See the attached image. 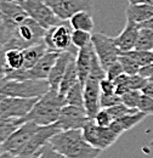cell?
<instances>
[{
	"instance_id": "1",
	"label": "cell",
	"mask_w": 153,
	"mask_h": 158,
	"mask_svg": "<svg viewBox=\"0 0 153 158\" xmlns=\"http://www.w3.org/2000/svg\"><path fill=\"white\" fill-rule=\"evenodd\" d=\"M49 143L67 158H97L101 153V150L84 139L81 129L58 131L49 140Z\"/></svg>"
},
{
	"instance_id": "2",
	"label": "cell",
	"mask_w": 153,
	"mask_h": 158,
	"mask_svg": "<svg viewBox=\"0 0 153 158\" xmlns=\"http://www.w3.org/2000/svg\"><path fill=\"white\" fill-rule=\"evenodd\" d=\"M67 105L66 95L61 94L58 90L50 89L44 96L35 102L29 113L21 118L22 123L33 122L38 125H51L58 120L62 108Z\"/></svg>"
},
{
	"instance_id": "3",
	"label": "cell",
	"mask_w": 153,
	"mask_h": 158,
	"mask_svg": "<svg viewBox=\"0 0 153 158\" xmlns=\"http://www.w3.org/2000/svg\"><path fill=\"white\" fill-rule=\"evenodd\" d=\"M48 80H15L4 79L0 81V98H22V99H40L50 90Z\"/></svg>"
},
{
	"instance_id": "4",
	"label": "cell",
	"mask_w": 153,
	"mask_h": 158,
	"mask_svg": "<svg viewBox=\"0 0 153 158\" xmlns=\"http://www.w3.org/2000/svg\"><path fill=\"white\" fill-rule=\"evenodd\" d=\"M46 29L40 26L37 21L32 17H28L23 23H21L17 28H15L11 33V39L4 46L5 50L17 49L24 50L29 46L43 43L45 37Z\"/></svg>"
},
{
	"instance_id": "5",
	"label": "cell",
	"mask_w": 153,
	"mask_h": 158,
	"mask_svg": "<svg viewBox=\"0 0 153 158\" xmlns=\"http://www.w3.org/2000/svg\"><path fill=\"white\" fill-rule=\"evenodd\" d=\"M44 43L46 44L49 51L55 52H73L78 54V49L72 43V32L69 27L64 23H60L46 29Z\"/></svg>"
},
{
	"instance_id": "6",
	"label": "cell",
	"mask_w": 153,
	"mask_h": 158,
	"mask_svg": "<svg viewBox=\"0 0 153 158\" xmlns=\"http://www.w3.org/2000/svg\"><path fill=\"white\" fill-rule=\"evenodd\" d=\"M61 52L55 51H48L41 59L35 63V66L28 71H15L11 72L7 79H15V80H26V79H32V80H48L49 74L57 60L58 55Z\"/></svg>"
},
{
	"instance_id": "7",
	"label": "cell",
	"mask_w": 153,
	"mask_h": 158,
	"mask_svg": "<svg viewBox=\"0 0 153 158\" xmlns=\"http://www.w3.org/2000/svg\"><path fill=\"white\" fill-rule=\"evenodd\" d=\"M91 44L105 71L117 62L120 56V51L115 45L114 38H110L103 33H94L91 37Z\"/></svg>"
},
{
	"instance_id": "8",
	"label": "cell",
	"mask_w": 153,
	"mask_h": 158,
	"mask_svg": "<svg viewBox=\"0 0 153 158\" xmlns=\"http://www.w3.org/2000/svg\"><path fill=\"white\" fill-rule=\"evenodd\" d=\"M22 6L27 11L28 16L37 21L45 29L63 22L44 0H26Z\"/></svg>"
},
{
	"instance_id": "9",
	"label": "cell",
	"mask_w": 153,
	"mask_h": 158,
	"mask_svg": "<svg viewBox=\"0 0 153 158\" xmlns=\"http://www.w3.org/2000/svg\"><path fill=\"white\" fill-rule=\"evenodd\" d=\"M81 130H83L84 139L91 146H94L101 151L108 148L119 138L110 127L108 128L98 127L94 122V119H90Z\"/></svg>"
},
{
	"instance_id": "10",
	"label": "cell",
	"mask_w": 153,
	"mask_h": 158,
	"mask_svg": "<svg viewBox=\"0 0 153 158\" xmlns=\"http://www.w3.org/2000/svg\"><path fill=\"white\" fill-rule=\"evenodd\" d=\"M41 125H38L33 122H24L1 145V150L11 153L12 156H17L22 147L38 131Z\"/></svg>"
},
{
	"instance_id": "11",
	"label": "cell",
	"mask_w": 153,
	"mask_h": 158,
	"mask_svg": "<svg viewBox=\"0 0 153 158\" xmlns=\"http://www.w3.org/2000/svg\"><path fill=\"white\" fill-rule=\"evenodd\" d=\"M39 99L0 98V118H23L33 108Z\"/></svg>"
},
{
	"instance_id": "12",
	"label": "cell",
	"mask_w": 153,
	"mask_h": 158,
	"mask_svg": "<svg viewBox=\"0 0 153 158\" xmlns=\"http://www.w3.org/2000/svg\"><path fill=\"white\" fill-rule=\"evenodd\" d=\"M90 119L91 118H89L85 108L66 105L62 108L58 120L55 124L61 131L62 130H76V129H83Z\"/></svg>"
},
{
	"instance_id": "13",
	"label": "cell",
	"mask_w": 153,
	"mask_h": 158,
	"mask_svg": "<svg viewBox=\"0 0 153 158\" xmlns=\"http://www.w3.org/2000/svg\"><path fill=\"white\" fill-rule=\"evenodd\" d=\"M62 21H68L79 11L93 12V0H44Z\"/></svg>"
},
{
	"instance_id": "14",
	"label": "cell",
	"mask_w": 153,
	"mask_h": 158,
	"mask_svg": "<svg viewBox=\"0 0 153 158\" xmlns=\"http://www.w3.org/2000/svg\"><path fill=\"white\" fill-rule=\"evenodd\" d=\"M0 17L12 33V31L17 28L21 23H23L29 16L21 4L11 0H0Z\"/></svg>"
},
{
	"instance_id": "15",
	"label": "cell",
	"mask_w": 153,
	"mask_h": 158,
	"mask_svg": "<svg viewBox=\"0 0 153 158\" xmlns=\"http://www.w3.org/2000/svg\"><path fill=\"white\" fill-rule=\"evenodd\" d=\"M76 54L73 52H61L58 55L57 60L49 74V78H48V81L50 84V88L52 90H58L60 89V85H61V81H62V78L66 73V69L69 64V62L73 59H76Z\"/></svg>"
},
{
	"instance_id": "16",
	"label": "cell",
	"mask_w": 153,
	"mask_h": 158,
	"mask_svg": "<svg viewBox=\"0 0 153 158\" xmlns=\"http://www.w3.org/2000/svg\"><path fill=\"white\" fill-rule=\"evenodd\" d=\"M137 34H139V24L134 23L133 21L126 20V24L123 32L114 38V43L117 48L119 49L120 54L134 50L137 40Z\"/></svg>"
},
{
	"instance_id": "17",
	"label": "cell",
	"mask_w": 153,
	"mask_h": 158,
	"mask_svg": "<svg viewBox=\"0 0 153 158\" xmlns=\"http://www.w3.org/2000/svg\"><path fill=\"white\" fill-rule=\"evenodd\" d=\"M95 56V50L93 48V44H89L88 46L79 49L78 54L76 56V64L78 69V76L79 81L81 84H85L86 79L90 74L91 67H93V61Z\"/></svg>"
},
{
	"instance_id": "18",
	"label": "cell",
	"mask_w": 153,
	"mask_h": 158,
	"mask_svg": "<svg viewBox=\"0 0 153 158\" xmlns=\"http://www.w3.org/2000/svg\"><path fill=\"white\" fill-rule=\"evenodd\" d=\"M126 20L136 24H142L153 17V5L147 4H129L125 10Z\"/></svg>"
},
{
	"instance_id": "19",
	"label": "cell",
	"mask_w": 153,
	"mask_h": 158,
	"mask_svg": "<svg viewBox=\"0 0 153 158\" xmlns=\"http://www.w3.org/2000/svg\"><path fill=\"white\" fill-rule=\"evenodd\" d=\"M49 51L46 44L39 43L35 44L33 46H29L27 49L23 50V56H24V62H23V67L19 69V71H28L31 68H33L35 66V63L38 62L39 60L41 59L46 52Z\"/></svg>"
},
{
	"instance_id": "20",
	"label": "cell",
	"mask_w": 153,
	"mask_h": 158,
	"mask_svg": "<svg viewBox=\"0 0 153 158\" xmlns=\"http://www.w3.org/2000/svg\"><path fill=\"white\" fill-rule=\"evenodd\" d=\"M69 26L73 29H80V31H85V32H93L94 29V20H93V15L89 11H79L74 14L71 19H69Z\"/></svg>"
},
{
	"instance_id": "21",
	"label": "cell",
	"mask_w": 153,
	"mask_h": 158,
	"mask_svg": "<svg viewBox=\"0 0 153 158\" xmlns=\"http://www.w3.org/2000/svg\"><path fill=\"white\" fill-rule=\"evenodd\" d=\"M79 81V76H78V69H76V59H73L67 69H66V73L62 78V81H61V85H60V89L58 91L63 95H66L68 93V90L71 88H73L76 83Z\"/></svg>"
},
{
	"instance_id": "22",
	"label": "cell",
	"mask_w": 153,
	"mask_h": 158,
	"mask_svg": "<svg viewBox=\"0 0 153 158\" xmlns=\"http://www.w3.org/2000/svg\"><path fill=\"white\" fill-rule=\"evenodd\" d=\"M21 124H23L21 118H0V152L2 151L1 145Z\"/></svg>"
},
{
	"instance_id": "23",
	"label": "cell",
	"mask_w": 153,
	"mask_h": 158,
	"mask_svg": "<svg viewBox=\"0 0 153 158\" xmlns=\"http://www.w3.org/2000/svg\"><path fill=\"white\" fill-rule=\"evenodd\" d=\"M136 50L153 51V31L146 27L139 26V34L135 45Z\"/></svg>"
},
{
	"instance_id": "24",
	"label": "cell",
	"mask_w": 153,
	"mask_h": 158,
	"mask_svg": "<svg viewBox=\"0 0 153 158\" xmlns=\"http://www.w3.org/2000/svg\"><path fill=\"white\" fill-rule=\"evenodd\" d=\"M66 102L67 105L84 108V84L78 81L73 88H71L66 94Z\"/></svg>"
},
{
	"instance_id": "25",
	"label": "cell",
	"mask_w": 153,
	"mask_h": 158,
	"mask_svg": "<svg viewBox=\"0 0 153 158\" xmlns=\"http://www.w3.org/2000/svg\"><path fill=\"white\" fill-rule=\"evenodd\" d=\"M5 59L7 67L11 72L19 71L23 67L24 62V56H23V50H17V49H9L5 51ZM9 73V74H10Z\"/></svg>"
},
{
	"instance_id": "26",
	"label": "cell",
	"mask_w": 153,
	"mask_h": 158,
	"mask_svg": "<svg viewBox=\"0 0 153 158\" xmlns=\"http://www.w3.org/2000/svg\"><path fill=\"white\" fill-rule=\"evenodd\" d=\"M146 117H147V114H145L143 112L136 111L134 113L126 114V116H124V117H122V118L117 119V122H118V124L122 127V129H123L124 133H125L126 130L133 129L135 125H137L140 122H142Z\"/></svg>"
},
{
	"instance_id": "27",
	"label": "cell",
	"mask_w": 153,
	"mask_h": 158,
	"mask_svg": "<svg viewBox=\"0 0 153 158\" xmlns=\"http://www.w3.org/2000/svg\"><path fill=\"white\" fill-rule=\"evenodd\" d=\"M123 55H126V56L131 57L140 67H143V66H147V64L153 63V51L136 50V49H134L131 51L123 52Z\"/></svg>"
},
{
	"instance_id": "28",
	"label": "cell",
	"mask_w": 153,
	"mask_h": 158,
	"mask_svg": "<svg viewBox=\"0 0 153 158\" xmlns=\"http://www.w3.org/2000/svg\"><path fill=\"white\" fill-rule=\"evenodd\" d=\"M91 37H93V34L90 32H85V31H80V29H73L72 43L79 50V49H83V48L88 46L89 44H91Z\"/></svg>"
},
{
	"instance_id": "29",
	"label": "cell",
	"mask_w": 153,
	"mask_h": 158,
	"mask_svg": "<svg viewBox=\"0 0 153 158\" xmlns=\"http://www.w3.org/2000/svg\"><path fill=\"white\" fill-rule=\"evenodd\" d=\"M118 61L120 62V64H122V67H123V69H124V73H126V74H129V76L139 74V71H140L141 67H140L131 57L120 54Z\"/></svg>"
},
{
	"instance_id": "30",
	"label": "cell",
	"mask_w": 153,
	"mask_h": 158,
	"mask_svg": "<svg viewBox=\"0 0 153 158\" xmlns=\"http://www.w3.org/2000/svg\"><path fill=\"white\" fill-rule=\"evenodd\" d=\"M108 111V113L112 116L113 120H117V119L122 118L126 114H130V113H134L136 111H139L137 108H130L128 106H125L123 102L122 103H118L113 107H110V108H106Z\"/></svg>"
},
{
	"instance_id": "31",
	"label": "cell",
	"mask_w": 153,
	"mask_h": 158,
	"mask_svg": "<svg viewBox=\"0 0 153 158\" xmlns=\"http://www.w3.org/2000/svg\"><path fill=\"white\" fill-rule=\"evenodd\" d=\"M141 96H142V91L141 90H130V91H128L126 94H124L120 98H122V102L125 106H128L130 108H137Z\"/></svg>"
},
{
	"instance_id": "32",
	"label": "cell",
	"mask_w": 153,
	"mask_h": 158,
	"mask_svg": "<svg viewBox=\"0 0 153 158\" xmlns=\"http://www.w3.org/2000/svg\"><path fill=\"white\" fill-rule=\"evenodd\" d=\"M118 103H122V98L117 94H102L101 93V98H100V107L101 108H110L113 107Z\"/></svg>"
},
{
	"instance_id": "33",
	"label": "cell",
	"mask_w": 153,
	"mask_h": 158,
	"mask_svg": "<svg viewBox=\"0 0 153 158\" xmlns=\"http://www.w3.org/2000/svg\"><path fill=\"white\" fill-rule=\"evenodd\" d=\"M94 122H95L98 127L108 128V127L113 123V118H112V116L108 113V111H107V110L101 108V110L97 112V114L95 116Z\"/></svg>"
},
{
	"instance_id": "34",
	"label": "cell",
	"mask_w": 153,
	"mask_h": 158,
	"mask_svg": "<svg viewBox=\"0 0 153 158\" xmlns=\"http://www.w3.org/2000/svg\"><path fill=\"white\" fill-rule=\"evenodd\" d=\"M137 110L143 112L147 116H152L153 114V98H150L145 94H142L140 102H139V106H137Z\"/></svg>"
},
{
	"instance_id": "35",
	"label": "cell",
	"mask_w": 153,
	"mask_h": 158,
	"mask_svg": "<svg viewBox=\"0 0 153 158\" xmlns=\"http://www.w3.org/2000/svg\"><path fill=\"white\" fill-rule=\"evenodd\" d=\"M38 158H67L63 156L62 153H60L56 151L49 142L45 143L40 150H39V157Z\"/></svg>"
},
{
	"instance_id": "36",
	"label": "cell",
	"mask_w": 153,
	"mask_h": 158,
	"mask_svg": "<svg viewBox=\"0 0 153 158\" xmlns=\"http://www.w3.org/2000/svg\"><path fill=\"white\" fill-rule=\"evenodd\" d=\"M146 84H147V79L141 77L140 74L129 76V86H130V90H142Z\"/></svg>"
},
{
	"instance_id": "37",
	"label": "cell",
	"mask_w": 153,
	"mask_h": 158,
	"mask_svg": "<svg viewBox=\"0 0 153 158\" xmlns=\"http://www.w3.org/2000/svg\"><path fill=\"white\" fill-rule=\"evenodd\" d=\"M123 73H124V69H123L120 62L117 61L106 71V78H108L110 80H115L119 76H122Z\"/></svg>"
},
{
	"instance_id": "38",
	"label": "cell",
	"mask_w": 153,
	"mask_h": 158,
	"mask_svg": "<svg viewBox=\"0 0 153 158\" xmlns=\"http://www.w3.org/2000/svg\"><path fill=\"white\" fill-rule=\"evenodd\" d=\"M11 32L7 28V26L4 23L2 19L0 17V49H4V46L11 39Z\"/></svg>"
},
{
	"instance_id": "39",
	"label": "cell",
	"mask_w": 153,
	"mask_h": 158,
	"mask_svg": "<svg viewBox=\"0 0 153 158\" xmlns=\"http://www.w3.org/2000/svg\"><path fill=\"white\" fill-rule=\"evenodd\" d=\"M5 49H0V81H2L4 79L7 78L10 69L7 67L6 59H5Z\"/></svg>"
},
{
	"instance_id": "40",
	"label": "cell",
	"mask_w": 153,
	"mask_h": 158,
	"mask_svg": "<svg viewBox=\"0 0 153 158\" xmlns=\"http://www.w3.org/2000/svg\"><path fill=\"white\" fill-rule=\"evenodd\" d=\"M101 93L102 94H114L115 93V84L113 80H110L108 78H105L100 83Z\"/></svg>"
},
{
	"instance_id": "41",
	"label": "cell",
	"mask_w": 153,
	"mask_h": 158,
	"mask_svg": "<svg viewBox=\"0 0 153 158\" xmlns=\"http://www.w3.org/2000/svg\"><path fill=\"white\" fill-rule=\"evenodd\" d=\"M139 74L145 79H150L151 77H153V63L141 67L139 71Z\"/></svg>"
},
{
	"instance_id": "42",
	"label": "cell",
	"mask_w": 153,
	"mask_h": 158,
	"mask_svg": "<svg viewBox=\"0 0 153 158\" xmlns=\"http://www.w3.org/2000/svg\"><path fill=\"white\" fill-rule=\"evenodd\" d=\"M141 91H142V94H145V95H147L150 98H153V84L147 81V84L143 86V89Z\"/></svg>"
},
{
	"instance_id": "43",
	"label": "cell",
	"mask_w": 153,
	"mask_h": 158,
	"mask_svg": "<svg viewBox=\"0 0 153 158\" xmlns=\"http://www.w3.org/2000/svg\"><path fill=\"white\" fill-rule=\"evenodd\" d=\"M129 4H147L153 5V0H128Z\"/></svg>"
},
{
	"instance_id": "44",
	"label": "cell",
	"mask_w": 153,
	"mask_h": 158,
	"mask_svg": "<svg viewBox=\"0 0 153 158\" xmlns=\"http://www.w3.org/2000/svg\"><path fill=\"white\" fill-rule=\"evenodd\" d=\"M139 26H141V27H146V28H150V29H152L153 31V17L151 20L146 21L145 23H142V24H139Z\"/></svg>"
},
{
	"instance_id": "45",
	"label": "cell",
	"mask_w": 153,
	"mask_h": 158,
	"mask_svg": "<svg viewBox=\"0 0 153 158\" xmlns=\"http://www.w3.org/2000/svg\"><path fill=\"white\" fill-rule=\"evenodd\" d=\"M0 158H15L11 153L9 152H5V151H1L0 152Z\"/></svg>"
},
{
	"instance_id": "46",
	"label": "cell",
	"mask_w": 153,
	"mask_h": 158,
	"mask_svg": "<svg viewBox=\"0 0 153 158\" xmlns=\"http://www.w3.org/2000/svg\"><path fill=\"white\" fill-rule=\"evenodd\" d=\"M15 158H38L39 157V151L37 153L32 155V156H14Z\"/></svg>"
},
{
	"instance_id": "47",
	"label": "cell",
	"mask_w": 153,
	"mask_h": 158,
	"mask_svg": "<svg viewBox=\"0 0 153 158\" xmlns=\"http://www.w3.org/2000/svg\"><path fill=\"white\" fill-rule=\"evenodd\" d=\"M11 1H15V2H17V4H21V5H22L26 0H11Z\"/></svg>"
},
{
	"instance_id": "48",
	"label": "cell",
	"mask_w": 153,
	"mask_h": 158,
	"mask_svg": "<svg viewBox=\"0 0 153 158\" xmlns=\"http://www.w3.org/2000/svg\"><path fill=\"white\" fill-rule=\"evenodd\" d=\"M147 81H148V83H151V84H153V77H151L150 79H147Z\"/></svg>"
},
{
	"instance_id": "49",
	"label": "cell",
	"mask_w": 153,
	"mask_h": 158,
	"mask_svg": "<svg viewBox=\"0 0 153 158\" xmlns=\"http://www.w3.org/2000/svg\"><path fill=\"white\" fill-rule=\"evenodd\" d=\"M150 146H152V147H153V140H152V141H151V143H150Z\"/></svg>"
}]
</instances>
